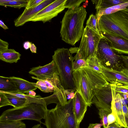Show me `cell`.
<instances>
[{"label": "cell", "instance_id": "3957f363", "mask_svg": "<svg viewBox=\"0 0 128 128\" xmlns=\"http://www.w3.org/2000/svg\"><path fill=\"white\" fill-rule=\"evenodd\" d=\"M74 99L67 101L64 106L56 104L51 109H47L43 124L47 128H79L74 112Z\"/></svg>", "mask_w": 128, "mask_h": 128}, {"label": "cell", "instance_id": "1f68e13d", "mask_svg": "<svg viewBox=\"0 0 128 128\" xmlns=\"http://www.w3.org/2000/svg\"><path fill=\"white\" fill-rule=\"evenodd\" d=\"M44 0H28L26 9H28L36 7L39 5Z\"/></svg>", "mask_w": 128, "mask_h": 128}, {"label": "cell", "instance_id": "52a82bcc", "mask_svg": "<svg viewBox=\"0 0 128 128\" xmlns=\"http://www.w3.org/2000/svg\"><path fill=\"white\" fill-rule=\"evenodd\" d=\"M96 56L101 67L120 71L125 68L122 55L112 49L108 42L102 36Z\"/></svg>", "mask_w": 128, "mask_h": 128}, {"label": "cell", "instance_id": "d590c367", "mask_svg": "<svg viewBox=\"0 0 128 128\" xmlns=\"http://www.w3.org/2000/svg\"><path fill=\"white\" fill-rule=\"evenodd\" d=\"M122 106L125 120L128 119V107L126 105L122 104Z\"/></svg>", "mask_w": 128, "mask_h": 128}, {"label": "cell", "instance_id": "cb8c5ba5", "mask_svg": "<svg viewBox=\"0 0 128 128\" xmlns=\"http://www.w3.org/2000/svg\"><path fill=\"white\" fill-rule=\"evenodd\" d=\"M28 0H12L11 2L6 3L0 4L1 6H8L20 8L27 6Z\"/></svg>", "mask_w": 128, "mask_h": 128}, {"label": "cell", "instance_id": "ba28073f", "mask_svg": "<svg viewBox=\"0 0 128 128\" xmlns=\"http://www.w3.org/2000/svg\"><path fill=\"white\" fill-rule=\"evenodd\" d=\"M101 38L100 33L96 32L86 26L76 55L87 62L96 55L98 44Z\"/></svg>", "mask_w": 128, "mask_h": 128}, {"label": "cell", "instance_id": "484cf974", "mask_svg": "<svg viewBox=\"0 0 128 128\" xmlns=\"http://www.w3.org/2000/svg\"><path fill=\"white\" fill-rule=\"evenodd\" d=\"M73 58L75 60L73 63V71L82 68L88 67L87 62L85 60L79 58L76 55Z\"/></svg>", "mask_w": 128, "mask_h": 128}, {"label": "cell", "instance_id": "8d00e7d4", "mask_svg": "<svg viewBox=\"0 0 128 128\" xmlns=\"http://www.w3.org/2000/svg\"><path fill=\"white\" fill-rule=\"evenodd\" d=\"M103 126L102 123L90 124L88 128H100Z\"/></svg>", "mask_w": 128, "mask_h": 128}, {"label": "cell", "instance_id": "7bdbcfd3", "mask_svg": "<svg viewBox=\"0 0 128 128\" xmlns=\"http://www.w3.org/2000/svg\"><path fill=\"white\" fill-rule=\"evenodd\" d=\"M0 26L1 27L5 30L8 29V27L5 24L4 22L1 20H0Z\"/></svg>", "mask_w": 128, "mask_h": 128}, {"label": "cell", "instance_id": "8992f818", "mask_svg": "<svg viewBox=\"0 0 128 128\" xmlns=\"http://www.w3.org/2000/svg\"><path fill=\"white\" fill-rule=\"evenodd\" d=\"M62 86L65 90L75 88L73 80L74 58L69 50L58 48L52 56Z\"/></svg>", "mask_w": 128, "mask_h": 128}, {"label": "cell", "instance_id": "4316f807", "mask_svg": "<svg viewBox=\"0 0 128 128\" xmlns=\"http://www.w3.org/2000/svg\"><path fill=\"white\" fill-rule=\"evenodd\" d=\"M86 26L96 32L100 33L97 26V19L96 16L93 14H90L87 20Z\"/></svg>", "mask_w": 128, "mask_h": 128}, {"label": "cell", "instance_id": "60d3db41", "mask_svg": "<svg viewBox=\"0 0 128 128\" xmlns=\"http://www.w3.org/2000/svg\"><path fill=\"white\" fill-rule=\"evenodd\" d=\"M30 48L32 53H36V47L34 44L32 43Z\"/></svg>", "mask_w": 128, "mask_h": 128}, {"label": "cell", "instance_id": "ffe728a7", "mask_svg": "<svg viewBox=\"0 0 128 128\" xmlns=\"http://www.w3.org/2000/svg\"><path fill=\"white\" fill-rule=\"evenodd\" d=\"M0 91L15 94L20 92L14 82L9 77L1 76H0Z\"/></svg>", "mask_w": 128, "mask_h": 128}, {"label": "cell", "instance_id": "4dcf8cb0", "mask_svg": "<svg viewBox=\"0 0 128 128\" xmlns=\"http://www.w3.org/2000/svg\"><path fill=\"white\" fill-rule=\"evenodd\" d=\"M115 86L116 93L128 94V85L115 84Z\"/></svg>", "mask_w": 128, "mask_h": 128}, {"label": "cell", "instance_id": "277c9868", "mask_svg": "<svg viewBox=\"0 0 128 128\" xmlns=\"http://www.w3.org/2000/svg\"><path fill=\"white\" fill-rule=\"evenodd\" d=\"M97 28L100 32L128 40V7L110 14L102 16Z\"/></svg>", "mask_w": 128, "mask_h": 128}, {"label": "cell", "instance_id": "5bb4252c", "mask_svg": "<svg viewBox=\"0 0 128 128\" xmlns=\"http://www.w3.org/2000/svg\"><path fill=\"white\" fill-rule=\"evenodd\" d=\"M28 72L40 79L51 78L55 74L58 73L57 67L53 60L44 66L32 68Z\"/></svg>", "mask_w": 128, "mask_h": 128}, {"label": "cell", "instance_id": "bcb514c9", "mask_svg": "<svg viewBox=\"0 0 128 128\" xmlns=\"http://www.w3.org/2000/svg\"><path fill=\"white\" fill-rule=\"evenodd\" d=\"M12 0H0V4L6 3L12 1Z\"/></svg>", "mask_w": 128, "mask_h": 128}, {"label": "cell", "instance_id": "f546056e", "mask_svg": "<svg viewBox=\"0 0 128 128\" xmlns=\"http://www.w3.org/2000/svg\"><path fill=\"white\" fill-rule=\"evenodd\" d=\"M0 108L8 106H13L4 93L0 92Z\"/></svg>", "mask_w": 128, "mask_h": 128}, {"label": "cell", "instance_id": "b9f144b4", "mask_svg": "<svg viewBox=\"0 0 128 128\" xmlns=\"http://www.w3.org/2000/svg\"><path fill=\"white\" fill-rule=\"evenodd\" d=\"M122 56L125 68H128V60L124 57V55H122Z\"/></svg>", "mask_w": 128, "mask_h": 128}, {"label": "cell", "instance_id": "83f0119b", "mask_svg": "<svg viewBox=\"0 0 128 128\" xmlns=\"http://www.w3.org/2000/svg\"><path fill=\"white\" fill-rule=\"evenodd\" d=\"M98 114L103 124L104 128H107L108 126V116L110 112L102 108L98 109Z\"/></svg>", "mask_w": 128, "mask_h": 128}, {"label": "cell", "instance_id": "d6986e66", "mask_svg": "<svg viewBox=\"0 0 128 128\" xmlns=\"http://www.w3.org/2000/svg\"><path fill=\"white\" fill-rule=\"evenodd\" d=\"M21 54L13 49H8L0 52V60L10 63H16Z\"/></svg>", "mask_w": 128, "mask_h": 128}, {"label": "cell", "instance_id": "ab89813d", "mask_svg": "<svg viewBox=\"0 0 128 128\" xmlns=\"http://www.w3.org/2000/svg\"><path fill=\"white\" fill-rule=\"evenodd\" d=\"M120 94V99L122 104L126 105L128 107V98L126 99H124L123 98L121 94Z\"/></svg>", "mask_w": 128, "mask_h": 128}, {"label": "cell", "instance_id": "6da1fadb", "mask_svg": "<svg viewBox=\"0 0 128 128\" xmlns=\"http://www.w3.org/2000/svg\"><path fill=\"white\" fill-rule=\"evenodd\" d=\"M73 80L76 91L80 93L88 106L92 100L101 88L109 84L102 74L88 67L74 70Z\"/></svg>", "mask_w": 128, "mask_h": 128}, {"label": "cell", "instance_id": "74e56055", "mask_svg": "<svg viewBox=\"0 0 128 128\" xmlns=\"http://www.w3.org/2000/svg\"><path fill=\"white\" fill-rule=\"evenodd\" d=\"M107 128H123L116 122H115L108 126Z\"/></svg>", "mask_w": 128, "mask_h": 128}, {"label": "cell", "instance_id": "d6a6232c", "mask_svg": "<svg viewBox=\"0 0 128 128\" xmlns=\"http://www.w3.org/2000/svg\"><path fill=\"white\" fill-rule=\"evenodd\" d=\"M76 90L75 88L71 89L65 90V93L67 99L70 100L74 98Z\"/></svg>", "mask_w": 128, "mask_h": 128}, {"label": "cell", "instance_id": "603a6c76", "mask_svg": "<svg viewBox=\"0 0 128 128\" xmlns=\"http://www.w3.org/2000/svg\"><path fill=\"white\" fill-rule=\"evenodd\" d=\"M0 128H26V125L22 120L0 121Z\"/></svg>", "mask_w": 128, "mask_h": 128}, {"label": "cell", "instance_id": "ee69618b", "mask_svg": "<svg viewBox=\"0 0 128 128\" xmlns=\"http://www.w3.org/2000/svg\"><path fill=\"white\" fill-rule=\"evenodd\" d=\"M33 90L30 91H29L28 93H27L26 94L30 96H35L36 93Z\"/></svg>", "mask_w": 128, "mask_h": 128}, {"label": "cell", "instance_id": "7a4b0ae2", "mask_svg": "<svg viewBox=\"0 0 128 128\" xmlns=\"http://www.w3.org/2000/svg\"><path fill=\"white\" fill-rule=\"evenodd\" d=\"M87 12L82 6L68 9L61 22L60 31L62 40L67 43L74 46L83 34L84 24Z\"/></svg>", "mask_w": 128, "mask_h": 128}, {"label": "cell", "instance_id": "e0dca14e", "mask_svg": "<svg viewBox=\"0 0 128 128\" xmlns=\"http://www.w3.org/2000/svg\"><path fill=\"white\" fill-rule=\"evenodd\" d=\"M15 83L19 92L22 93H27L31 90L34 91L37 88L30 82L20 78L14 76L10 77Z\"/></svg>", "mask_w": 128, "mask_h": 128}, {"label": "cell", "instance_id": "f35d334b", "mask_svg": "<svg viewBox=\"0 0 128 128\" xmlns=\"http://www.w3.org/2000/svg\"><path fill=\"white\" fill-rule=\"evenodd\" d=\"M32 42L27 41L24 42L23 44V47L26 50H27L30 48Z\"/></svg>", "mask_w": 128, "mask_h": 128}, {"label": "cell", "instance_id": "f6af8a7d", "mask_svg": "<svg viewBox=\"0 0 128 128\" xmlns=\"http://www.w3.org/2000/svg\"><path fill=\"white\" fill-rule=\"evenodd\" d=\"M121 72L128 76V68H124Z\"/></svg>", "mask_w": 128, "mask_h": 128}, {"label": "cell", "instance_id": "30bf717a", "mask_svg": "<svg viewBox=\"0 0 128 128\" xmlns=\"http://www.w3.org/2000/svg\"><path fill=\"white\" fill-rule=\"evenodd\" d=\"M112 96L111 84L100 88L93 97L92 103L98 109L102 108L110 112L111 109Z\"/></svg>", "mask_w": 128, "mask_h": 128}, {"label": "cell", "instance_id": "681fc988", "mask_svg": "<svg viewBox=\"0 0 128 128\" xmlns=\"http://www.w3.org/2000/svg\"><path fill=\"white\" fill-rule=\"evenodd\" d=\"M124 57L128 60V56H124Z\"/></svg>", "mask_w": 128, "mask_h": 128}, {"label": "cell", "instance_id": "c3c4849f", "mask_svg": "<svg viewBox=\"0 0 128 128\" xmlns=\"http://www.w3.org/2000/svg\"><path fill=\"white\" fill-rule=\"evenodd\" d=\"M127 125V128H128V120H126Z\"/></svg>", "mask_w": 128, "mask_h": 128}, {"label": "cell", "instance_id": "5b68a950", "mask_svg": "<svg viewBox=\"0 0 128 128\" xmlns=\"http://www.w3.org/2000/svg\"><path fill=\"white\" fill-rule=\"evenodd\" d=\"M48 109L44 105L32 103L21 107L6 110L0 116V121L12 122L29 120L37 121L40 124L45 119Z\"/></svg>", "mask_w": 128, "mask_h": 128}, {"label": "cell", "instance_id": "2e32d148", "mask_svg": "<svg viewBox=\"0 0 128 128\" xmlns=\"http://www.w3.org/2000/svg\"><path fill=\"white\" fill-rule=\"evenodd\" d=\"M74 99L73 110L76 123L80 125L83 119L88 106L79 93L75 92Z\"/></svg>", "mask_w": 128, "mask_h": 128}, {"label": "cell", "instance_id": "7dc6e473", "mask_svg": "<svg viewBox=\"0 0 128 128\" xmlns=\"http://www.w3.org/2000/svg\"><path fill=\"white\" fill-rule=\"evenodd\" d=\"M123 97L124 99H126L128 98V94L125 93H120Z\"/></svg>", "mask_w": 128, "mask_h": 128}, {"label": "cell", "instance_id": "44dd1931", "mask_svg": "<svg viewBox=\"0 0 128 128\" xmlns=\"http://www.w3.org/2000/svg\"><path fill=\"white\" fill-rule=\"evenodd\" d=\"M95 4V8H106L128 2V0H92Z\"/></svg>", "mask_w": 128, "mask_h": 128}, {"label": "cell", "instance_id": "7c38bea8", "mask_svg": "<svg viewBox=\"0 0 128 128\" xmlns=\"http://www.w3.org/2000/svg\"><path fill=\"white\" fill-rule=\"evenodd\" d=\"M101 36L109 42L111 48L119 54H128V40L121 37L100 31Z\"/></svg>", "mask_w": 128, "mask_h": 128}, {"label": "cell", "instance_id": "f1b7e54d", "mask_svg": "<svg viewBox=\"0 0 128 128\" xmlns=\"http://www.w3.org/2000/svg\"><path fill=\"white\" fill-rule=\"evenodd\" d=\"M85 1L84 0H66L64 4V8L68 9L78 8L80 7L82 2Z\"/></svg>", "mask_w": 128, "mask_h": 128}, {"label": "cell", "instance_id": "8fae6325", "mask_svg": "<svg viewBox=\"0 0 128 128\" xmlns=\"http://www.w3.org/2000/svg\"><path fill=\"white\" fill-rule=\"evenodd\" d=\"M112 96L111 109L117 118V123L121 126L127 128V125L123 111L120 94L116 93L115 84H111Z\"/></svg>", "mask_w": 128, "mask_h": 128}, {"label": "cell", "instance_id": "7402d4cb", "mask_svg": "<svg viewBox=\"0 0 128 128\" xmlns=\"http://www.w3.org/2000/svg\"><path fill=\"white\" fill-rule=\"evenodd\" d=\"M4 93L13 106L14 108H18L29 104L26 99L17 97L8 92L0 91Z\"/></svg>", "mask_w": 128, "mask_h": 128}, {"label": "cell", "instance_id": "836d02e7", "mask_svg": "<svg viewBox=\"0 0 128 128\" xmlns=\"http://www.w3.org/2000/svg\"><path fill=\"white\" fill-rule=\"evenodd\" d=\"M107 118L108 126L115 122H117L116 117L112 112L108 114Z\"/></svg>", "mask_w": 128, "mask_h": 128}, {"label": "cell", "instance_id": "ac0fdd59", "mask_svg": "<svg viewBox=\"0 0 128 128\" xmlns=\"http://www.w3.org/2000/svg\"><path fill=\"white\" fill-rule=\"evenodd\" d=\"M128 7V2L106 8H98L96 10V16L97 19V26L99 20L102 15H106L116 12Z\"/></svg>", "mask_w": 128, "mask_h": 128}, {"label": "cell", "instance_id": "9a60e30c", "mask_svg": "<svg viewBox=\"0 0 128 128\" xmlns=\"http://www.w3.org/2000/svg\"><path fill=\"white\" fill-rule=\"evenodd\" d=\"M101 68V74L108 82L114 84L119 83L128 85V76L122 72L102 67Z\"/></svg>", "mask_w": 128, "mask_h": 128}, {"label": "cell", "instance_id": "e575fe53", "mask_svg": "<svg viewBox=\"0 0 128 128\" xmlns=\"http://www.w3.org/2000/svg\"><path fill=\"white\" fill-rule=\"evenodd\" d=\"M8 43L0 39V52L8 49Z\"/></svg>", "mask_w": 128, "mask_h": 128}, {"label": "cell", "instance_id": "d4e9b609", "mask_svg": "<svg viewBox=\"0 0 128 128\" xmlns=\"http://www.w3.org/2000/svg\"><path fill=\"white\" fill-rule=\"evenodd\" d=\"M87 62L88 68L101 74V67L99 63L96 55L91 57Z\"/></svg>", "mask_w": 128, "mask_h": 128}, {"label": "cell", "instance_id": "9c48e42d", "mask_svg": "<svg viewBox=\"0 0 128 128\" xmlns=\"http://www.w3.org/2000/svg\"><path fill=\"white\" fill-rule=\"evenodd\" d=\"M66 0H56L48 5L32 18L29 21H42L44 23L50 21L64 9Z\"/></svg>", "mask_w": 128, "mask_h": 128}, {"label": "cell", "instance_id": "4fadbf2b", "mask_svg": "<svg viewBox=\"0 0 128 128\" xmlns=\"http://www.w3.org/2000/svg\"><path fill=\"white\" fill-rule=\"evenodd\" d=\"M54 0H44L38 6L28 9H25L23 12L14 21L15 26H23L34 16L45 7L52 2Z\"/></svg>", "mask_w": 128, "mask_h": 128}]
</instances>
